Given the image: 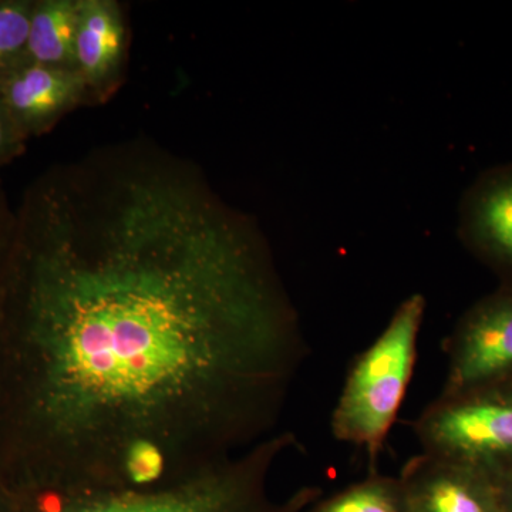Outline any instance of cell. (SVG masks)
I'll return each instance as SVG.
<instances>
[{
  "instance_id": "obj_1",
  "label": "cell",
  "mask_w": 512,
  "mask_h": 512,
  "mask_svg": "<svg viewBox=\"0 0 512 512\" xmlns=\"http://www.w3.org/2000/svg\"><path fill=\"white\" fill-rule=\"evenodd\" d=\"M60 491L121 488L136 444L200 466L275 426L308 345L258 227L191 165L138 146L30 185L5 248Z\"/></svg>"
},
{
  "instance_id": "obj_2",
  "label": "cell",
  "mask_w": 512,
  "mask_h": 512,
  "mask_svg": "<svg viewBox=\"0 0 512 512\" xmlns=\"http://www.w3.org/2000/svg\"><path fill=\"white\" fill-rule=\"evenodd\" d=\"M296 443L289 433L271 436L241 456L222 458L153 490L59 493L50 512H303L322 498L319 487H303L285 501L272 500L266 488L276 458Z\"/></svg>"
},
{
  "instance_id": "obj_3",
  "label": "cell",
  "mask_w": 512,
  "mask_h": 512,
  "mask_svg": "<svg viewBox=\"0 0 512 512\" xmlns=\"http://www.w3.org/2000/svg\"><path fill=\"white\" fill-rule=\"evenodd\" d=\"M427 302L421 293L404 299L386 328L350 366L330 417L336 440L365 451L369 474L396 423L414 373Z\"/></svg>"
},
{
  "instance_id": "obj_4",
  "label": "cell",
  "mask_w": 512,
  "mask_h": 512,
  "mask_svg": "<svg viewBox=\"0 0 512 512\" xmlns=\"http://www.w3.org/2000/svg\"><path fill=\"white\" fill-rule=\"evenodd\" d=\"M413 431L421 453L504 483L512 477V380L437 397L414 421Z\"/></svg>"
},
{
  "instance_id": "obj_5",
  "label": "cell",
  "mask_w": 512,
  "mask_h": 512,
  "mask_svg": "<svg viewBox=\"0 0 512 512\" xmlns=\"http://www.w3.org/2000/svg\"><path fill=\"white\" fill-rule=\"evenodd\" d=\"M447 375L440 396L450 397L512 380V291L474 303L444 340Z\"/></svg>"
},
{
  "instance_id": "obj_6",
  "label": "cell",
  "mask_w": 512,
  "mask_h": 512,
  "mask_svg": "<svg viewBox=\"0 0 512 512\" xmlns=\"http://www.w3.org/2000/svg\"><path fill=\"white\" fill-rule=\"evenodd\" d=\"M458 237L512 291V165L488 168L464 192Z\"/></svg>"
},
{
  "instance_id": "obj_7",
  "label": "cell",
  "mask_w": 512,
  "mask_h": 512,
  "mask_svg": "<svg viewBox=\"0 0 512 512\" xmlns=\"http://www.w3.org/2000/svg\"><path fill=\"white\" fill-rule=\"evenodd\" d=\"M397 477L409 512H504L500 485L444 458L421 453Z\"/></svg>"
},
{
  "instance_id": "obj_8",
  "label": "cell",
  "mask_w": 512,
  "mask_h": 512,
  "mask_svg": "<svg viewBox=\"0 0 512 512\" xmlns=\"http://www.w3.org/2000/svg\"><path fill=\"white\" fill-rule=\"evenodd\" d=\"M87 96L76 70L29 59L0 86V103L23 140L45 133Z\"/></svg>"
},
{
  "instance_id": "obj_9",
  "label": "cell",
  "mask_w": 512,
  "mask_h": 512,
  "mask_svg": "<svg viewBox=\"0 0 512 512\" xmlns=\"http://www.w3.org/2000/svg\"><path fill=\"white\" fill-rule=\"evenodd\" d=\"M126 28L123 15L111 0H79L74 69L87 93L110 90L123 66Z\"/></svg>"
},
{
  "instance_id": "obj_10",
  "label": "cell",
  "mask_w": 512,
  "mask_h": 512,
  "mask_svg": "<svg viewBox=\"0 0 512 512\" xmlns=\"http://www.w3.org/2000/svg\"><path fill=\"white\" fill-rule=\"evenodd\" d=\"M77 23L79 0L33 2L26 49L28 59L46 66L74 69Z\"/></svg>"
},
{
  "instance_id": "obj_11",
  "label": "cell",
  "mask_w": 512,
  "mask_h": 512,
  "mask_svg": "<svg viewBox=\"0 0 512 512\" xmlns=\"http://www.w3.org/2000/svg\"><path fill=\"white\" fill-rule=\"evenodd\" d=\"M311 512H409L399 477L369 474L325 500L316 501Z\"/></svg>"
},
{
  "instance_id": "obj_12",
  "label": "cell",
  "mask_w": 512,
  "mask_h": 512,
  "mask_svg": "<svg viewBox=\"0 0 512 512\" xmlns=\"http://www.w3.org/2000/svg\"><path fill=\"white\" fill-rule=\"evenodd\" d=\"M32 9L30 0H0V86L28 59Z\"/></svg>"
},
{
  "instance_id": "obj_13",
  "label": "cell",
  "mask_w": 512,
  "mask_h": 512,
  "mask_svg": "<svg viewBox=\"0 0 512 512\" xmlns=\"http://www.w3.org/2000/svg\"><path fill=\"white\" fill-rule=\"evenodd\" d=\"M23 141L0 103V165L8 163L10 158L19 154Z\"/></svg>"
},
{
  "instance_id": "obj_14",
  "label": "cell",
  "mask_w": 512,
  "mask_h": 512,
  "mask_svg": "<svg viewBox=\"0 0 512 512\" xmlns=\"http://www.w3.org/2000/svg\"><path fill=\"white\" fill-rule=\"evenodd\" d=\"M12 224L13 212L9 211L6 201L3 200L2 194H0V252H3V249L6 247Z\"/></svg>"
},
{
  "instance_id": "obj_15",
  "label": "cell",
  "mask_w": 512,
  "mask_h": 512,
  "mask_svg": "<svg viewBox=\"0 0 512 512\" xmlns=\"http://www.w3.org/2000/svg\"><path fill=\"white\" fill-rule=\"evenodd\" d=\"M501 504L504 512H512V477L500 484Z\"/></svg>"
}]
</instances>
